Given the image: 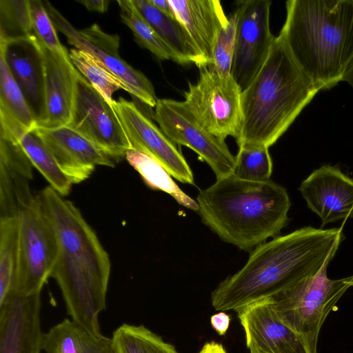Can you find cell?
<instances>
[{
  "mask_svg": "<svg viewBox=\"0 0 353 353\" xmlns=\"http://www.w3.org/2000/svg\"><path fill=\"white\" fill-rule=\"evenodd\" d=\"M134 6L170 50L174 61L181 65L208 66L190 34L174 17L157 9L150 0H132Z\"/></svg>",
  "mask_w": 353,
  "mask_h": 353,
  "instance_id": "cell-22",
  "label": "cell"
},
{
  "mask_svg": "<svg viewBox=\"0 0 353 353\" xmlns=\"http://www.w3.org/2000/svg\"><path fill=\"white\" fill-rule=\"evenodd\" d=\"M0 54L20 88L38 126L46 115L45 65L38 39L34 36L0 41Z\"/></svg>",
  "mask_w": 353,
  "mask_h": 353,
  "instance_id": "cell-17",
  "label": "cell"
},
{
  "mask_svg": "<svg viewBox=\"0 0 353 353\" xmlns=\"http://www.w3.org/2000/svg\"><path fill=\"white\" fill-rule=\"evenodd\" d=\"M77 1L83 4L90 11L101 13L107 11L110 3V1L108 0H83Z\"/></svg>",
  "mask_w": 353,
  "mask_h": 353,
  "instance_id": "cell-36",
  "label": "cell"
},
{
  "mask_svg": "<svg viewBox=\"0 0 353 353\" xmlns=\"http://www.w3.org/2000/svg\"><path fill=\"white\" fill-rule=\"evenodd\" d=\"M29 1L32 28L35 37L52 52L69 57L66 48L59 40L55 26L47 12L43 1Z\"/></svg>",
  "mask_w": 353,
  "mask_h": 353,
  "instance_id": "cell-34",
  "label": "cell"
},
{
  "mask_svg": "<svg viewBox=\"0 0 353 353\" xmlns=\"http://www.w3.org/2000/svg\"><path fill=\"white\" fill-rule=\"evenodd\" d=\"M152 118L172 142L190 148L204 160L216 179L233 174L235 156L225 140L208 132L183 101L158 99Z\"/></svg>",
  "mask_w": 353,
  "mask_h": 353,
  "instance_id": "cell-10",
  "label": "cell"
},
{
  "mask_svg": "<svg viewBox=\"0 0 353 353\" xmlns=\"http://www.w3.org/2000/svg\"><path fill=\"white\" fill-rule=\"evenodd\" d=\"M19 141L33 166L47 180L50 186L62 196L68 195L72 184L60 170L36 130L23 134Z\"/></svg>",
  "mask_w": 353,
  "mask_h": 353,
  "instance_id": "cell-26",
  "label": "cell"
},
{
  "mask_svg": "<svg viewBox=\"0 0 353 353\" xmlns=\"http://www.w3.org/2000/svg\"><path fill=\"white\" fill-rule=\"evenodd\" d=\"M122 22L132 32L137 43L161 60H172L174 57L152 27L141 15L132 0L117 1Z\"/></svg>",
  "mask_w": 353,
  "mask_h": 353,
  "instance_id": "cell-29",
  "label": "cell"
},
{
  "mask_svg": "<svg viewBox=\"0 0 353 353\" xmlns=\"http://www.w3.org/2000/svg\"><path fill=\"white\" fill-rule=\"evenodd\" d=\"M111 338L116 353H179L172 345L143 325L123 323Z\"/></svg>",
  "mask_w": 353,
  "mask_h": 353,
  "instance_id": "cell-28",
  "label": "cell"
},
{
  "mask_svg": "<svg viewBox=\"0 0 353 353\" xmlns=\"http://www.w3.org/2000/svg\"><path fill=\"white\" fill-rule=\"evenodd\" d=\"M280 31L301 70L319 88L342 81L353 59V0H289Z\"/></svg>",
  "mask_w": 353,
  "mask_h": 353,
  "instance_id": "cell-5",
  "label": "cell"
},
{
  "mask_svg": "<svg viewBox=\"0 0 353 353\" xmlns=\"http://www.w3.org/2000/svg\"><path fill=\"white\" fill-rule=\"evenodd\" d=\"M41 292L10 293L0 306V353H41Z\"/></svg>",
  "mask_w": 353,
  "mask_h": 353,
  "instance_id": "cell-15",
  "label": "cell"
},
{
  "mask_svg": "<svg viewBox=\"0 0 353 353\" xmlns=\"http://www.w3.org/2000/svg\"><path fill=\"white\" fill-rule=\"evenodd\" d=\"M69 57L77 70L110 104L112 105V94L115 91L123 89L128 92L125 84L89 52L72 48Z\"/></svg>",
  "mask_w": 353,
  "mask_h": 353,
  "instance_id": "cell-30",
  "label": "cell"
},
{
  "mask_svg": "<svg viewBox=\"0 0 353 353\" xmlns=\"http://www.w3.org/2000/svg\"><path fill=\"white\" fill-rule=\"evenodd\" d=\"M17 216L19 260L10 293L30 295L41 292L51 276L57 256L58 243L38 195L20 210Z\"/></svg>",
  "mask_w": 353,
  "mask_h": 353,
  "instance_id": "cell-7",
  "label": "cell"
},
{
  "mask_svg": "<svg viewBox=\"0 0 353 353\" xmlns=\"http://www.w3.org/2000/svg\"><path fill=\"white\" fill-rule=\"evenodd\" d=\"M196 202L202 222L245 251L276 237L288 224L291 205L285 188L270 179L248 181L233 174L200 190Z\"/></svg>",
  "mask_w": 353,
  "mask_h": 353,
  "instance_id": "cell-3",
  "label": "cell"
},
{
  "mask_svg": "<svg viewBox=\"0 0 353 353\" xmlns=\"http://www.w3.org/2000/svg\"><path fill=\"white\" fill-rule=\"evenodd\" d=\"M32 167L18 139L0 128V218L17 216L34 199Z\"/></svg>",
  "mask_w": 353,
  "mask_h": 353,
  "instance_id": "cell-19",
  "label": "cell"
},
{
  "mask_svg": "<svg viewBox=\"0 0 353 353\" xmlns=\"http://www.w3.org/2000/svg\"><path fill=\"white\" fill-rule=\"evenodd\" d=\"M55 232L58 253L51 273L70 319L101 334L99 316L106 308L109 256L79 210L48 186L38 194Z\"/></svg>",
  "mask_w": 353,
  "mask_h": 353,
  "instance_id": "cell-1",
  "label": "cell"
},
{
  "mask_svg": "<svg viewBox=\"0 0 353 353\" xmlns=\"http://www.w3.org/2000/svg\"><path fill=\"white\" fill-rule=\"evenodd\" d=\"M37 127L33 114L0 54V128L18 139Z\"/></svg>",
  "mask_w": 353,
  "mask_h": 353,
  "instance_id": "cell-24",
  "label": "cell"
},
{
  "mask_svg": "<svg viewBox=\"0 0 353 353\" xmlns=\"http://www.w3.org/2000/svg\"><path fill=\"white\" fill-rule=\"evenodd\" d=\"M39 43L45 65L46 115L38 126L54 128L68 125L72 118L76 80L79 72L70 57L56 54L40 41Z\"/></svg>",
  "mask_w": 353,
  "mask_h": 353,
  "instance_id": "cell-20",
  "label": "cell"
},
{
  "mask_svg": "<svg viewBox=\"0 0 353 353\" xmlns=\"http://www.w3.org/2000/svg\"><path fill=\"white\" fill-rule=\"evenodd\" d=\"M342 81H347L353 88V59L347 65Z\"/></svg>",
  "mask_w": 353,
  "mask_h": 353,
  "instance_id": "cell-39",
  "label": "cell"
},
{
  "mask_svg": "<svg viewBox=\"0 0 353 353\" xmlns=\"http://www.w3.org/2000/svg\"><path fill=\"white\" fill-rule=\"evenodd\" d=\"M175 18L184 26L208 66L219 32L228 22L220 1L168 0Z\"/></svg>",
  "mask_w": 353,
  "mask_h": 353,
  "instance_id": "cell-21",
  "label": "cell"
},
{
  "mask_svg": "<svg viewBox=\"0 0 353 353\" xmlns=\"http://www.w3.org/2000/svg\"><path fill=\"white\" fill-rule=\"evenodd\" d=\"M236 16L233 13L219 33L214 48L212 60L208 66L221 77L231 75L235 48Z\"/></svg>",
  "mask_w": 353,
  "mask_h": 353,
  "instance_id": "cell-33",
  "label": "cell"
},
{
  "mask_svg": "<svg viewBox=\"0 0 353 353\" xmlns=\"http://www.w3.org/2000/svg\"><path fill=\"white\" fill-rule=\"evenodd\" d=\"M272 161L268 148L240 146L235 156L233 175L244 181L264 182L270 180Z\"/></svg>",
  "mask_w": 353,
  "mask_h": 353,
  "instance_id": "cell-32",
  "label": "cell"
},
{
  "mask_svg": "<svg viewBox=\"0 0 353 353\" xmlns=\"http://www.w3.org/2000/svg\"><path fill=\"white\" fill-rule=\"evenodd\" d=\"M199 353H227L224 347L214 341L206 343Z\"/></svg>",
  "mask_w": 353,
  "mask_h": 353,
  "instance_id": "cell-37",
  "label": "cell"
},
{
  "mask_svg": "<svg viewBox=\"0 0 353 353\" xmlns=\"http://www.w3.org/2000/svg\"><path fill=\"white\" fill-rule=\"evenodd\" d=\"M319 90L296 62L282 35L275 37L263 66L242 91L238 147L269 148Z\"/></svg>",
  "mask_w": 353,
  "mask_h": 353,
  "instance_id": "cell-4",
  "label": "cell"
},
{
  "mask_svg": "<svg viewBox=\"0 0 353 353\" xmlns=\"http://www.w3.org/2000/svg\"><path fill=\"white\" fill-rule=\"evenodd\" d=\"M150 1L157 9L161 12L168 15L174 17L168 0H150Z\"/></svg>",
  "mask_w": 353,
  "mask_h": 353,
  "instance_id": "cell-38",
  "label": "cell"
},
{
  "mask_svg": "<svg viewBox=\"0 0 353 353\" xmlns=\"http://www.w3.org/2000/svg\"><path fill=\"white\" fill-rule=\"evenodd\" d=\"M55 28L63 33L76 49L89 52L126 86L128 92L145 105L154 108L158 99L150 81L130 65L119 54L120 39L117 34L103 32L99 26L77 30L48 1H43Z\"/></svg>",
  "mask_w": 353,
  "mask_h": 353,
  "instance_id": "cell-9",
  "label": "cell"
},
{
  "mask_svg": "<svg viewBox=\"0 0 353 353\" xmlns=\"http://www.w3.org/2000/svg\"><path fill=\"white\" fill-rule=\"evenodd\" d=\"M35 36L32 28L30 1H0V41Z\"/></svg>",
  "mask_w": 353,
  "mask_h": 353,
  "instance_id": "cell-31",
  "label": "cell"
},
{
  "mask_svg": "<svg viewBox=\"0 0 353 353\" xmlns=\"http://www.w3.org/2000/svg\"><path fill=\"white\" fill-rule=\"evenodd\" d=\"M199 70L196 83H188L184 103L211 134L236 139L242 124L241 88L232 75L221 77L208 66Z\"/></svg>",
  "mask_w": 353,
  "mask_h": 353,
  "instance_id": "cell-8",
  "label": "cell"
},
{
  "mask_svg": "<svg viewBox=\"0 0 353 353\" xmlns=\"http://www.w3.org/2000/svg\"><path fill=\"white\" fill-rule=\"evenodd\" d=\"M329 257L320 270L270 297L280 320L299 337L308 353H317L318 338L326 317L353 286V275L337 280L327 277Z\"/></svg>",
  "mask_w": 353,
  "mask_h": 353,
  "instance_id": "cell-6",
  "label": "cell"
},
{
  "mask_svg": "<svg viewBox=\"0 0 353 353\" xmlns=\"http://www.w3.org/2000/svg\"><path fill=\"white\" fill-rule=\"evenodd\" d=\"M235 48L231 75L243 91L265 63L275 37L270 27V0L236 3Z\"/></svg>",
  "mask_w": 353,
  "mask_h": 353,
  "instance_id": "cell-12",
  "label": "cell"
},
{
  "mask_svg": "<svg viewBox=\"0 0 353 353\" xmlns=\"http://www.w3.org/2000/svg\"><path fill=\"white\" fill-rule=\"evenodd\" d=\"M299 190L307 207L322 221V226L353 219V179L336 166L325 165L314 170Z\"/></svg>",
  "mask_w": 353,
  "mask_h": 353,
  "instance_id": "cell-18",
  "label": "cell"
},
{
  "mask_svg": "<svg viewBox=\"0 0 353 353\" xmlns=\"http://www.w3.org/2000/svg\"><path fill=\"white\" fill-rule=\"evenodd\" d=\"M131 149L151 156L176 180L194 185V176L185 157L172 142L137 106L123 97L113 101Z\"/></svg>",
  "mask_w": 353,
  "mask_h": 353,
  "instance_id": "cell-13",
  "label": "cell"
},
{
  "mask_svg": "<svg viewBox=\"0 0 353 353\" xmlns=\"http://www.w3.org/2000/svg\"><path fill=\"white\" fill-rule=\"evenodd\" d=\"M236 312L250 353H308L297 334L280 320L270 297Z\"/></svg>",
  "mask_w": 353,
  "mask_h": 353,
  "instance_id": "cell-16",
  "label": "cell"
},
{
  "mask_svg": "<svg viewBox=\"0 0 353 353\" xmlns=\"http://www.w3.org/2000/svg\"><path fill=\"white\" fill-rule=\"evenodd\" d=\"M35 130L72 184L89 178L97 165L114 166L110 157L69 125Z\"/></svg>",
  "mask_w": 353,
  "mask_h": 353,
  "instance_id": "cell-14",
  "label": "cell"
},
{
  "mask_svg": "<svg viewBox=\"0 0 353 353\" xmlns=\"http://www.w3.org/2000/svg\"><path fill=\"white\" fill-rule=\"evenodd\" d=\"M210 323L213 329L220 336H223L229 328L230 318L228 314L223 311H220L219 313L211 316Z\"/></svg>",
  "mask_w": 353,
  "mask_h": 353,
  "instance_id": "cell-35",
  "label": "cell"
},
{
  "mask_svg": "<svg viewBox=\"0 0 353 353\" xmlns=\"http://www.w3.org/2000/svg\"><path fill=\"white\" fill-rule=\"evenodd\" d=\"M125 157L150 188L163 191L183 207L198 212L197 202L182 191L171 174L155 159L146 153L132 149L127 151Z\"/></svg>",
  "mask_w": 353,
  "mask_h": 353,
  "instance_id": "cell-25",
  "label": "cell"
},
{
  "mask_svg": "<svg viewBox=\"0 0 353 353\" xmlns=\"http://www.w3.org/2000/svg\"><path fill=\"white\" fill-rule=\"evenodd\" d=\"M343 239L342 228L304 227L259 245L240 270L212 292V306L236 311L316 274Z\"/></svg>",
  "mask_w": 353,
  "mask_h": 353,
  "instance_id": "cell-2",
  "label": "cell"
},
{
  "mask_svg": "<svg viewBox=\"0 0 353 353\" xmlns=\"http://www.w3.org/2000/svg\"><path fill=\"white\" fill-rule=\"evenodd\" d=\"M19 260L18 216L0 218V305L12 291Z\"/></svg>",
  "mask_w": 353,
  "mask_h": 353,
  "instance_id": "cell-27",
  "label": "cell"
},
{
  "mask_svg": "<svg viewBox=\"0 0 353 353\" xmlns=\"http://www.w3.org/2000/svg\"><path fill=\"white\" fill-rule=\"evenodd\" d=\"M45 353H116L112 338L94 334L71 319H64L43 334Z\"/></svg>",
  "mask_w": 353,
  "mask_h": 353,
  "instance_id": "cell-23",
  "label": "cell"
},
{
  "mask_svg": "<svg viewBox=\"0 0 353 353\" xmlns=\"http://www.w3.org/2000/svg\"><path fill=\"white\" fill-rule=\"evenodd\" d=\"M69 126L81 134L113 160L131 149L122 124L102 94L79 72Z\"/></svg>",
  "mask_w": 353,
  "mask_h": 353,
  "instance_id": "cell-11",
  "label": "cell"
}]
</instances>
